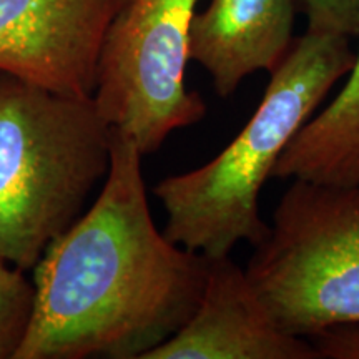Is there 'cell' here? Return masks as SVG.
<instances>
[{"mask_svg":"<svg viewBox=\"0 0 359 359\" xmlns=\"http://www.w3.org/2000/svg\"><path fill=\"white\" fill-rule=\"evenodd\" d=\"M142 160L114 130L100 195L32 269L34 313L15 359H143L190 320L210 258L156 230Z\"/></svg>","mask_w":359,"mask_h":359,"instance_id":"obj_1","label":"cell"},{"mask_svg":"<svg viewBox=\"0 0 359 359\" xmlns=\"http://www.w3.org/2000/svg\"><path fill=\"white\" fill-rule=\"evenodd\" d=\"M34 281L0 259V359H15L34 313Z\"/></svg>","mask_w":359,"mask_h":359,"instance_id":"obj_10","label":"cell"},{"mask_svg":"<svg viewBox=\"0 0 359 359\" xmlns=\"http://www.w3.org/2000/svg\"><path fill=\"white\" fill-rule=\"evenodd\" d=\"M306 339L318 359H359V321L327 326Z\"/></svg>","mask_w":359,"mask_h":359,"instance_id":"obj_12","label":"cell"},{"mask_svg":"<svg viewBox=\"0 0 359 359\" xmlns=\"http://www.w3.org/2000/svg\"><path fill=\"white\" fill-rule=\"evenodd\" d=\"M196 2L125 0L103 39L93 98L143 156L206 115L203 98L185 83Z\"/></svg>","mask_w":359,"mask_h":359,"instance_id":"obj_5","label":"cell"},{"mask_svg":"<svg viewBox=\"0 0 359 359\" xmlns=\"http://www.w3.org/2000/svg\"><path fill=\"white\" fill-rule=\"evenodd\" d=\"M348 82L283 151L271 178L331 185L359 183V52Z\"/></svg>","mask_w":359,"mask_h":359,"instance_id":"obj_9","label":"cell"},{"mask_svg":"<svg viewBox=\"0 0 359 359\" xmlns=\"http://www.w3.org/2000/svg\"><path fill=\"white\" fill-rule=\"evenodd\" d=\"M311 34L359 35V0H299Z\"/></svg>","mask_w":359,"mask_h":359,"instance_id":"obj_11","label":"cell"},{"mask_svg":"<svg viewBox=\"0 0 359 359\" xmlns=\"http://www.w3.org/2000/svg\"><path fill=\"white\" fill-rule=\"evenodd\" d=\"M114 128L93 95L0 70V259L29 271L107 178Z\"/></svg>","mask_w":359,"mask_h":359,"instance_id":"obj_3","label":"cell"},{"mask_svg":"<svg viewBox=\"0 0 359 359\" xmlns=\"http://www.w3.org/2000/svg\"><path fill=\"white\" fill-rule=\"evenodd\" d=\"M245 271L285 333L359 321V183L294 178Z\"/></svg>","mask_w":359,"mask_h":359,"instance_id":"obj_4","label":"cell"},{"mask_svg":"<svg viewBox=\"0 0 359 359\" xmlns=\"http://www.w3.org/2000/svg\"><path fill=\"white\" fill-rule=\"evenodd\" d=\"M123 2L0 0V70L67 95H93L103 39Z\"/></svg>","mask_w":359,"mask_h":359,"instance_id":"obj_6","label":"cell"},{"mask_svg":"<svg viewBox=\"0 0 359 359\" xmlns=\"http://www.w3.org/2000/svg\"><path fill=\"white\" fill-rule=\"evenodd\" d=\"M299 0H210L190 27V60L226 98L258 70L271 74L293 43Z\"/></svg>","mask_w":359,"mask_h":359,"instance_id":"obj_8","label":"cell"},{"mask_svg":"<svg viewBox=\"0 0 359 359\" xmlns=\"http://www.w3.org/2000/svg\"><path fill=\"white\" fill-rule=\"evenodd\" d=\"M143 359H318L285 333L230 255L210 258L200 303L185 325Z\"/></svg>","mask_w":359,"mask_h":359,"instance_id":"obj_7","label":"cell"},{"mask_svg":"<svg viewBox=\"0 0 359 359\" xmlns=\"http://www.w3.org/2000/svg\"><path fill=\"white\" fill-rule=\"evenodd\" d=\"M354 58L343 35L306 32L293 40L235 140L203 167L155 185L167 212L163 235L208 258L230 255L238 241L262 243L269 224L259 217V191L286 147L353 69Z\"/></svg>","mask_w":359,"mask_h":359,"instance_id":"obj_2","label":"cell"}]
</instances>
